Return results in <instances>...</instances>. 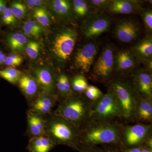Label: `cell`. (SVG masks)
Here are the masks:
<instances>
[{
	"label": "cell",
	"instance_id": "6da1fadb",
	"mask_svg": "<svg viewBox=\"0 0 152 152\" xmlns=\"http://www.w3.org/2000/svg\"><path fill=\"white\" fill-rule=\"evenodd\" d=\"M80 129L79 143L81 146L121 142V131L112 122H98L90 120Z\"/></svg>",
	"mask_w": 152,
	"mask_h": 152
},
{
	"label": "cell",
	"instance_id": "7a4b0ae2",
	"mask_svg": "<svg viewBox=\"0 0 152 152\" xmlns=\"http://www.w3.org/2000/svg\"><path fill=\"white\" fill-rule=\"evenodd\" d=\"M46 121V135L56 145L80 151V129L61 117L52 114Z\"/></svg>",
	"mask_w": 152,
	"mask_h": 152
},
{
	"label": "cell",
	"instance_id": "3957f363",
	"mask_svg": "<svg viewBox=\"0 0 152 152\" xmlns=\"http://www.w3.org/2000/svg\"><path fill=\"white\" fill-rule=\"evenodd\" d=\"M93 104L86 98L73 94L62 101L53 114L80 129L91 120Z\"/></svg>",
	"mask_w": 152,
	"mask_h": 152
},
{
	"label": "cell",
	"instance_id": "277c9868",
	"mask_svg": "<svg viewBox=\"0 0 152 152\" xmlns=\"http://www.w3.org/2000/svg\"><path fill=\"white\" fill-rule=\"evenodd\" d=\"M110 88L116 98L123 118L134 120L139 95L134 86L125 81L116 80L112 82Z\"/></svg>",
	"mask_w": 152,
	"mask_h": 152
},
{
	"label": "cell",
	"instance_id": "5b68a950",
	"mask_svg": "<svg viewBox=\"0 0 152 152\" xmlns=\"http://www.w3.org/2000/svg\"><path fill=\"white\" fill-rule=\"evenodd\" d=\"M122 118L118 101L110 88L97 101L93 103L91 120L98 122H112L116 118Z\"/></svg>",
	"mask_w": 152,
	"mask_h": 152
},
{
	"label": "cell",
	"instance_id": "8992f818",
	"mask_svg": "<svg viewBox=\"0 0 152 152\" xmlns=\"http://www.w3.org/2000/svg\"><path fill=\"white\" fill-rule=\"evenodd\" d=\"M77 37V30L72 28H64L57 33L52 43V52L58 61L64 63L69 58Z\"/></svg>",
	"mask_w": 152,
	"mask_h": 152
},
{
	"label": "cell",
	"instance_id": "52a82bcc",
	"mask_svg": "<svg viewBox=\"0 0 152 152\" xmlns=\"http://www.w3.org/2000/svg\"><path fill=\"white\" fill-rule=\"evenodd\" d=\"M152 125L137 123L126 126L121 131V142L128 148L143 145L151 136Z\"/></svg>",
	"mask_w": 152,
	"mask_h": 152
},
{
	"label": "cell",
	"instance_id": "ba28073f",
	"mask_svg": "<svg viewBox=\"0 0 152 152\" xmlns=\"http://www.w3.org/2000/svg\"><path fill=\"white\" fill-rule=\"evenodd\" d=\"M111 19L105 14L93 13L85 20L82 28L86 39H95L107 31L110 27Z\"/></svg>",
	"mask_w": 152,
	"mask_h": 152
},
{
	"label": "cell",
	"instance_id": "9c48e42d",
	"mask_svg": "<svg viewBox=\"0 0 152 152\" xmlns=\"http://www.w3.org/2000/svg\"><path fill=\"white\" fill-rule=\"evenodd\" d=\"M113 49L110 45L105 47L94 63L93 74L95 77L99 80H107L111 75L114 67Z\"/></svg>",
	"mask_w": 152,
	"mask_h": 152
},
{
	"label": "cell",
	"instance_id": "30bf717a",
	"mask_svg": "<svg viewBox=\"0 0 152 152\" xmlns=\"http://www.w3.org/2000/svg\"><path fill=\"white\" fill-rule=\"evenodd\" d=\"M99 48L95 43H87L78 49L74 58V66L84 73H88L94 63Z\"/></svg>",
	"mask_w": 152,
	"mask_h": 152
},
{
	"label": "cell",
	"instance_id": "8fae6325",
	"mask_svg": "<svg viewBox=\"0 0 152 152\" xmlns=\"http://www.w3.org/2000/svg\"><path fill=\"white\" fill-rule=\"evenodd\" d=\"M114 32L119 41L124 43H130L138 37L140 29L139 25L134 21L123 19L117 23Z\"/></svg>",
	"mask_w": 152,
	"mask_h": 152
},
{
	"label": "cell",
	"instance_id": "7c38bea8",
	"mask_svg": "<svg viewBox=\"0 0 152 152\" xmlns=\"http://www.w3.org/2000/svg\"><path fill=\"white\" fill-rule=\"evenodd\" d=\"M133 86L140 96L152 99V77L148 71H138L134 76Z\"/></svg>",
	"mask_w": 152,
	"mask_h": 152
},
{
	"label": "cell",
	"instance_id": "4fadbf2b",
	"mask_svg": "<svg viewBox=\"0 0 152 152\" xmlns=\"http://www.w3.org/2000/svg\"><path fill=\"white\" fill-rule=\"evenodd\" d=\"M56 101L54 96L43 91L33 102L29 110L43 117L48 115L51 113Z\"/></svg>",
	"mask_w": 152,
	"mask_h": 152
},
{
	"label": "cell",
	"instance_id": "5bb4252c",
	"mask_svg": "<svg viewBox=\"0 0 152 152\" xmlns=\"http://www.w3.org/2000/svg\"><path fill=\"white\" fill-rule=\"evenodd\" d=\"M134 120L139 123L151 124L152 121V99L139 96Z\"/></svg>",
	"mask_w": 152,
	"mask_h": 152
},
{
	"label": "cell",
	"instance_id": "9a60e30c",
	"mask_svg": "<svg viewBox=\"0 0 152 152\" xmlns=\"http://www.w3.org/2000/svg\"><path fill=\"white\" fill-rule=\"evenodd\" d=\"M34 79L43 91L53 95L56 83L51 72L46 68H38L34 71Z\"/></svg>",
	"mask_w": 152,
	"mask_h": 152
},
{
	"label": "cell",
	"instance_id": "2e32d148",
	"mask_svg": "<svg viewBox=\"0 0 152 152\" xmlns=\"http://www.w3.org/2000/svg\"><path fill=\"white\" fill-rule=\"evenodd\" d=\"M135 59L141 61L152 60V39L151 37L142 39L133 47L132 50Z\"/></svg>",
	"mask_w": 152,
	"mask_h": 152
},
{
	"label": "cell",
	"instance_id": "e0dca14e",
	"mask_svg": "<svg viewBox=\"0 0 152 152\" xmlns=\"http://www.w3.org/2000/svg\"><path fill=\"white\" fill-rule=\"evenodd\" d=\"M137 1L112 0L107 10L114 14H129L135 12L139 8Z\"/></svg>",
	"mask_w": 152,
	"mask_h": 152
},
{
	"label": "cell",
	"instance_id": "ac0fdd59",
	"mask_svg": "<svg viewBox=\"0 0 152 152\" xmlns=\"http://www.w3.org/2000/svg\"><path fill=\"white\" fill-rule=\"evenodd\" d=\"M136 59L132 51L128 50L119 52L115 56L114 65L119 72L129 70L134 67Z\"/></svg>",
	"mask_w": 152,
	"mask_h": 152
},
{
	"label": "cell",
	"instance_id": "d6986e66",
	"mask_svg": "<svg viewBox=\"0 0 152 152\" xmlns=\"http://www.w3.org/2000/svg\"><path fill=\"white\" fill-rule=\"evenodd\" d=\"M56 145L46 136L31 137L27 149L29 152H50Z\"/></svg>",
	"mask_w": 152,
	"mask_h": 152
},
{
	"label": "cell",
	"instance_id": "ffe728a7",
	"mask_svg": "<svg viewBox=\"0 0 152 152\" xmlns=\"http://www.w3.org/2000/svg\"><path fill=\"white\" fill-rule=\"evenodd\" d=\"M18 83L22 92L28 99H31L37 96L39 86L34 78L23 75Z\"/></svg>",
	"mask_w": 152,
	"mask_h": 152
},
{
	"label": "cell",
	"instance_id": "44dd1931",
	"mask_svg": "<svg viewBox=\"0 0 152 152\" xmlns=\"http://www.w3.org/2000/svg\"><path fill=\"white\" fill-rule=\"evenodd\" d=\"M72 5L74 12L80 18L86 19L94 11L88 1L75 0Z\"/></svg>",
	"mask_w": 152,
	"mask_h": 152
},
{
	"label": "cell",
	"instance_id": "7402d4cb",
	"mask_svg": "<svg viewBox=\"0 0 152 152\" xmlns=\"http://www.w3.org/2000/svg\"><path fill=\"white\" fill-rule=\"evenodd\" d=\"M9 47L14 51L22 52L27 42V38L23 34L14 33L7 39Z\"/></svg>",
	"mask_w": 152,
	"mask_h": 152
},
{
	"label": "cell",
	"instance_id": "603a6c76",
	"mask_svg": "<svg viewBox=\"0 0 152 152\" xmlns=\"http://www.w3.org/2000/svg\"><path fill=\"white\" fill-rule=\"evenodd\" d=\"M52 9L60 16L67 17L71 13L72 5L70 1L66 0H55L52 3Z\"/></svg>",
	"mask_w": 152,
	"mask_h": 152
},
{
	"label": "cell",
	"instance_id": "cb8c5ba5",
	"mask_svg": "<svg viewBox=\"0 0 152 152\" xmlns=\"http://www.w3.org/2000/svg\"><path fill=\"white\" fill-rule=\"evenodd\" d=\"M23 31L25 35L34 38H39L42 32L40 25L33 20L27 21L24 24Z\"/></svg>",
	"mask_w": 152,
	"mask_h": 152
},
{
	"label": "cell",
	"instance_id": "d4e9b609",
	"mask_svg": "<svg viewBox=\"0 0 152 152\" xmlns=\"http://www.w3.org/2000/svg\"><path fill=\"white\" fill-rule=\"evenodd\" d=\"M70 83L72 91L79 94L84 93L89 86L86 78L82 75L74 77Z\"/></svg>",
	"mask_w": 152,
	"mask_h": 152
},
{
	"label": "cell",
	"instance_id": "484cf974",
	"mask_svg": "<svg viewBox=\"0 0 152 152\" xmlns=\"http://www.w3.org/2000/svg\"><path fill=\"white\" fill-rule=\"evenodd\" d=\"M20 71L12 67L0 70V77L11 83H16L21 77Z\"/></svg>",
	"mask_w": 152,
	"mask_h": 152
},
{
	"label": "cell",
	"instance_id": "4316f807",
	"mask_svg": "<svg viewBox=\"0 0 152 152\" xmlns=\"http://www.w3.org/2000/svg\"><path fill=\"white\" fill-rule=\"evenodd\" d=\"M33 17L39 24L48 26L50 25V18L46 10L42 7H39L35 9Z\"/></svg>",
	"mask_w": 152,
	"mask_h": 152
},
{
	"label": "cell",
	"instance_id": "83f0119b",
	"mask_svg": "<svg viewBox=\"0 0 152 152\" xmlns=\"http://www.w3.org/2000/svg\"><path fill=\"white\" fill-rule=\"evenodd\" d=\"M40 50V45L35 41H29L25 46L26 53L31 59H35L38 57Z\"/></svg>",
	"mask_w": 152,
	"mask_h": 152
},
{
	"label": "cell",
	"instance_id": "f1b7e54d",
	"mask_svg": "<svg viewBox=\"0 0 152 152\" xmlns=\"http://www.w3.org/2000/svg\"><path fill=\"white\" fill-rule=\"evenodd\" d=\"M28 132L31 137L45 136L38 128L37 126L29 112L27 114Z\"/></svg>",
	"mask_w": 152,
	"mask_h": 152
},
{
	"label": "cell",
	"instance_id": "f546056e",
	"mask_svg": "<svg viewBox=\"0 0 152 152\" xmlns=\"http://www.w3.org/2000/svg\"><path fill=\"white\" fill-rule=\"evenodd\" d=\"M10 9L16 18L22 19L26 12V6L21 2H14L12 4Z\"/></svg>",
	"mask_w": 152,
	"mask_h": 152
},
{
	"label": "cell",
	"instance_id": "4dcf8cb0",
	"mask_svg": "<svg viewBox=\"0 0 152 152\" xmlns=\"http://www.w3.org/2000/svg\"><path fill=\"white\" fill-rule=\"evenodd\" d=\"M141 16L146 30L148 32L152 31V11L151 9H146L142 11Z\"/></svg>",
	"mask_w": 152,
	"mask_h": 152
},
{
	"label": "cell",
	"instance_id": "1f68e13d",
	"mask_svg": "<svg viewBox=\"0 0 152 152\" xmlns=\"http://www.w3.org/2000/svg\"><path fill=\"white\" fill-rule=\"evenodd\" d=\"M2 21L8 25H14L16 23V18L11 10L10 8H7L3 13Z\"/></svg>",
	"mask_w": 152,
	"mask_h": 152
},
{
	"label": "cell",
	"instance_id": "d6a6232c",
	"mask_svg": "<svg viewBox=\"0 0 152 152\" xmlns=\"http://www.w3.org/2000/svg\"><path fill=\"white\" fill-rule=\"evenodd\" d=\"M23 58L21 56L17 54L11 55L6 57L4 63L7 66H20L23 62Z\"/></svg>",
	"mask_w": 152,
	"mask_h": 152
},
{
	"label": "cell",
	"instance_id": "836d02e7",
	"mask_svg": "<svg viewBox=\"0 0 152 152\" xmlns=\"http://www.w3.org/2000/svg\"><path fill=\"white\" fill-rule=\"evenodd\" d=\"M94 10H107L110 1V0H91L88 1Z\"/></svg>",
	"mask_w": 152,
	"mask_h": 152
},
{
	"label": "cell",
	"instance_id": "e575fe53",
	"mask_svg": "<svg viewBox=\"0 0 152 152\" xmlns=\"http://www.w3.org/2000/svg\"><path fill=\"white\" fill-rule=\"evenodd\" d=\"M86 97L88 100L94 103L97 101L103 95V93L102 91H99L98 92H92L88 90H86L84 93Z\"/></svg>",
	"mask_w": 152,
	"mask_h": 152
},
{
	"label": "cell",
	"instance_id": "d590c367",
	"mask_svg": "<svg viewBox=\"0 0 152 152\" xmlns=\"http://www.w3.org/2000/svg\"><path fill=\"white\" fill-rule=\"evenodd\" d=\"M80 152H105L102 150L97 148L96 146H81Z\"/></svg>",
	"mask_w": 152,
	"mask_h": 152
},
{
	"label": "cell",
	"instance_id": "8d00e7d4",
	"mask_svg": "<svg viewBox=\"0 0 152 152\" xmlns=\"http://www.w3.org/2000/svg\"><path fill=\"white\" fill-rule=\"evenodd\" d=\"M143 145L128 148L123 152H141Z\"/></svg>",
	"mask_w": 152,
	"mask_h": 152
},
{
	"label": "cell",
	"instance_id": "74e56055",
	"mask_svg": "<svg viewBox=\"0 0 152 152\" xmlns=\"http://www.w3.org/2000/svg\"><path fill=\"white\" fill-rule=\"evenodd\" d=\"M144 146L148 148L152 149V136H150L144 142Z\"/></svg>",
	"mask_w": 152,
	"mask_h": 152
},
{
	"label": "cell",
	"instance_id": "f35d334b",
	"mask_svg": "<svg viewBox=\"0 0 152 152\" xmlns=\"http://www.w3.org/2000/svg\"><path fill=\"white\" fill-rule=\"evenodd\" d=\"M26 4L29 8L32 9L36 7L35 0H28Z\"/></svg>",
	"mask_w": 152,
	"mask_h": 152
},
{
	"label": "cell",
	"instance_id": "ab89813d",
	"mask_svg": "<svg viewBox=\"0 0 152 152\" xmlns=\"http://www.w3.org/2000/svg\"><path fill=\"white\" fill-rule=\"evenodd\" d=\"M5 58V56L4 54H2L1 56H0V64H1L4 62Z\"/></svg>",
	"mask_w": 152,
	"mask_h": 152
},
{
	"label": "cell",
	"instance_id": "60d3db41",
	"mask_svg": "<svg viewBox=\"0 0 152 152\" xmlns=\"http://www.w3.org/2000/svg\"><path fill=\"white\" fill-rule=\"evenodd\" d=\"M141 152H152V149L148 148L143 146Z\"/></svg>",
	"mask_w": 152,
	"mask_h": 152
},
{
	"label": "cell",
	"instance_id": "b9f144b4",
	"mask_svg": "<svg viewBox=\"0 0 152 152\" xmlns=\"http://www.w3.org/2000/svg\"><path fill=\"white\" fill-rule=\"evenodd\" d=\"M105 152H120L118 150L115 149H108L106 150Z\"/></svg>",
	"mask_w": 152,
	"mask_h": 152
},
{
	"label": "cell",
	"instance_id": "7bdbcfd3",
	"mask_svg": "<svg viewBox=\"0 0 152 152\" xmlns=\"http://www.w3.org/2000/svg\"><path fill=\"white\" fill-rule=\"evenodd\" d=\"M42 1H39V0H35V4L36 6H39L40 5L42 4Z\"/></svg>",
	"mask_w": 152,
	"mask_h": 152
},
{
	"label": "cell",
	"instance_id": "ee69618b",
	"mask_svg": "<svg viewBox=\"0 0 152 152\" xmlns=\"http://www.w3.org/2000/svg\"><path fill=\"white\" fill-rule=\"evenodd\" d=\"M3 53L0 50V56H1L2 54Z\"/></svg>",
	"mask_w": 152,
	"mask_h": 152
}]
</instances>
